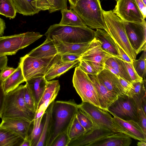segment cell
Wrapping results in <instances>:
<instances>
[{"mask_svg": "<svg viewBox=\"0 0 146 146\" xmlns=\"http://www.w3.org/2000/svg\"><path fill=\"white\" fill-rule=\"evenodd\" d=\"M20 146H31L30 141L27 137L24 139V140Z\"/></svg>", "mask_w": 146, "mask_h": 146, "instance_id": "obj_51", "label": "cell"}, {"mask_svg": "<svg viewBox=\"0 0 146 146\" xmlns=\"http://www.w3.org/2000/svg\"><path fill=\"white\" fill-rule=\"evenodd\" d=\"M78 109L73 100L54 101L45 146H51L60 135L67 132Z\"/></svg>", "mask_w": 146, "mask_h": 146, "instance_id": "obj_1", "label": "cell"}, {"mask_svg": "<svg viewBox=\"0 0 146 146\" xmlns=\"http://www.w3.org/2000/svg\"><path fill=\"white\" fill-rule=\"evenodd\" d=\"M108 111L113 116L126 121L138 123V108L134 99L124 94L118 96L117 100L108 108Z\"/></svg>", "mask_w": 146, "mask_h": 146, "instance_id": "obj_9", "label": "cell"}, {"mask_svg": "<svg viewBox=\"0 0 146 146\" xmlns=\"http://www.w3.org/2000/svg\"><path fill=\"white\" fill-rule=\"evenodd\" d=\"M114 133H116L94 125L92 128L86 131L81 136L71 141L68 146H86L92 142Z\"/></svg>", "mask_w": 146, "mask_h": 146, "instance_id": "obj_14", "label": "cell"}, {"mask_svg": "<svg viewBox=\"0 0 146 146\" xmlns=\"http://www.w3.org/2000/svg\"><path fill=\"white\" fill-rule=\"evenodd\" d=\"M60 54H72L81 56L88 49L90 42L81 43H71L62 42L52 37Z\"/></svg>", "mask_w": 146, "mask_h": 146, "instance_id": "obj_19", "label": "cell"}, {"mask_svg": "<svg viewBox=\"0 0 146 146\" xmlns=\"http://www.w3.org/2000/svg\"><path fill=\"white\" fill-rule=\"evenodd\" d=\"M58 54L53 40L46 38L41 45L33 49L27 54L29 56L38 58H47Z\"/></svg>", "mask_w": 146, "mask_h": 146, "instance_id": "obj_22", "label": "cell"}, {"mask_svg": "<svg viewBox=\"0 0 146 146\" xmlns=\"http://www.w3.org/2000/svg\"><path fill=\"white\" fill-rule=\"evenodd\" d=\"M104 68H105L111 72L112 73L115 75L117 76H119L117 73L115 71V70L110 66L105 64Z\"/></svg>", "mask_w": 146, "mask_h": 146, "instance_id": "obj_52", "label": "cell"}, {"mask_svg": "<svg viewBox=\"0 0 146 146\" xmlns=\"http://www.w3.org/2000/svg\"><path fill=\"white\" fill-rule=\"evenodd\" d=\"M139 9L144 18L146 17V5H145L142 0H135Z\"/></svg>", "mask_w": 146, "mask_h": 146, "instance_id": "obj_48", "label": "cell"}, {"mask_svg": "<svg viewBox=\"0 0 146 146\" xmlns=\"http://www.w3.org/2000/svg\"><path fill=\"white\" fill-rule=\"evenodd\" d=\"M25 82L21 67L19 64L15 71L3 82L5 93L6 94L14 90L20 84Z\"/></svg>", "mask_w": 146, "mask_h": 146, "instance_id": "obj_26", "label": "cell"}, {"mask_svg": "<svg viewBox=\"0 0 146 146\" xmlns=\"http://www.w3.org/2000/svg\"><path fill=\"white\" fill-rule=\"evenodd\" d=\"M78 107L89 117L95 125L108 129L114 133H124L121 128L114 122L111 116L107 110L90 103L83 102L78 104Z\"/></svg>", "mask_w": 146, "mask_h": 146, "instance_id": "obj_10", "label": "cell"}, {"mask_svg": "<svg viewBox=\"0 0 146 146\" xmlns=\"http://www.w3.org/2000/svg\"><path fill=\"white\" fill-rule=\"evenodd\" d=\"M144 4L146 5V0H142Z\"/></svg>", "mask_w": 146, "mask_h": 146, "instance_id": "obj_56", "label": "cell"}, {"mask_svg": "<svg viewBox=\"0 0 146 146\" xmlns=\"http://www.w3.org/2000/svg\"><path fill=\"white\" fill-rule=\"evenodd\" d=\"M71 141L67 132L60 135L54 140L51 146H68Z\"/></svg>", "mask_w": 146, "mask_h": 146, "instance_id": "obj_39", "label": "cell"}, {"mask_svg": "<svg viewBox=\"0 0 146 146\" xmlns=\"http://www.w3.org/2000/svg\"><path fill=\"white\" fill-rule=\"evenodd\" d=\"M61 60L63 62H71L80 60V56L76 54H60Z\"/></svg>", "mask_w": 146, "mask_h": 146, "instance_id": "obj_45", "label": "cell"}, {"mask_svg": "<svg viewBox=\"0 0 146 146\" xmlns=\"http://www.w3.org/2000/svg\"><path fill=\"white\" fill-rule=\"evenodd\" d=\"M105 64L113 68L118 74L119 77L132 82L131 79L123 60L112 56L109 58L106 61Z\"/></svg>", "mask_w": 146, "mask_h": 146, "instance_id": "obj_31", "label": "cell"}, {"mask_svg": "<svg viewBox=\"0 0 146 146\" xmlns=\"http://www.w3.org/2000/svg\"><path fill=\"white\" fill-rule=\"evenodd\" d=\"M67 0H37L34 2V6L41 10H48L52 13L67 9Z\"/></svg>", "mask_w": 146, "mask_h": 146, "instance_id": "obj_25", "label": "cell"}, {"mask_svg": "<svg viewBox=\"0 0 146 146\" xmlns=\"http://www.w3.org/2000/svg\"><path fill=\"white\" fill-rule=\"evenodd\" d=\"M99 79L111 92L118 96L124 94L118 77L104 68L97 74Z\"/></svg>", "mask_w": 146, "mask_h": 146, "instance_id": "obj_20", "label": "cell"}, {"mask_svg": "<svg viewBox=\"0 0 146 146\" xmlns=\"http://www.w3.org/2000/svg\"><path fill=\"white\" fill-rule=\"evenodd\" d=\"M8 58L5 55H0V70L7 66Z\"/></svg>", "mask_w": 146, "mask_h": 146, "instance_id": "obj_49", "label": "cell"}, {"mask_svg": "<svg viewBox=\"0 0 146 146\" xmlns=\"http://www.w3.org/2000/svg\"><path fill=\"white\" fill-rule=\"evenodd\" d=\"M72 82L82 102L100 108L98 94L94 83L88 75L78 66L75 68Z\"/></svg>", "mask_w": 146, "mask_h": 146, "instance_id": "obj_7", "label": "cell"}, {"mask_svg": "<svg viewBox=\"0 0 146 146\" xmlns=\"http://www.w3.org/2000/svg\"><path fill=\"white\" fill-rule=\"evenodd\" d=\"M16 10L12 0H0V14L13 19L16 16Z\"/></svg>", "mask_w": 146, "mask_h": 146, "instance_id": "obj_34", "label": "cell"}, {"mask_svg": "<svg viewBox=\"0 0 146 146\" xmlns=\"http://www.w3.org/2000/svg\"><path fill=\"white\" fill-rule=\"evenodd\" d=\"M72 9L90 29H105L100 0H79Z\"/></svg>", "mask_w": 146, "mask_h": 146, "instance_id": "obj_5", "label": "cell"}, {"mask_svg": "<svg viewBox=\"0 0 146 146\" xmlns=\"http://www.w3.org/2000/svg\"><path fill=\"white\" fill-rule=\"evenodd\" d=\"M24 85H19L6 94L3 111L0 117L4 118L22 119L32 123L36 113L26 106L23 98Z\"/></svg>", "mask_w": 146, "mask_h": 146, "instance_id": "obj_2", "label": "cell"}, {"mask_svg": "<svg viewBox=\"0 0 146 146\" xmlns=\"http://www.w3.org/2000/svg\"><path fill=\"white\" fill-rule=\"evenodd\" d=\"M139 114V121L138 123L141 127L144 133L146 134V116L142 107L138 108Z\"/></svg>", "mask_w": 146, "mask_h": 146, "instance_id": "obj_44", "label": "cell"}, {"mask_svg": "<svg viewBox=\"0 0 146 146\" xmlns=\"http://www.w3.org/2000/svg\"><path fill=\"white\" fill-rule=\"evenodd\" d=\"M26 82V84L33 96L36 112L38 105L46 88L47 81L44 76H40L33 78Z\"/></svg>", "mask_w": 146, "mask_h": 146, "instance_id": "obj_23", "label": "cell"}, {"mask_svg": "<svg viewBox=\"0 0 146 146\" xmlns=\"http://www.w3.org/2000/svg\"><path fill=\"white\" fill-rule=\"evenodd\" d=\"M124 61L132 82H142L143 79L138 75L134 68L132 63Z\"/></svg>", "mask_w": 146, "mask_h": 146, "instance_id": "obj_40", "label": "cell"}, {"mask_svg": "<svg viewBox=\"0 0 146 146\" xmlns=\"http://www.w3.org/2000/svg\"><path fill=\"white\" fill-rule=\"evenodd\" d=\"M16 68L6 66L1 70L0 72V78L3 82L13 73Z\"/></svg>", "mask_w": 146, "mask_h": 146, "instance_id": "obj_43", "label": "cell"}, {"mask_svg": "<svg viewBox=\"0 0 146 146\" xmlns=\"http://www.w3.org/2000/svg\"><path fill=\"white\" fill-rule=\"evenodd\" d=\"M70 5V9L72 8L75 5L76 3L79 0H68Z\"/></svg>", "mask_w": 146, "mask_h": 146, "instance_id": "obj_54", "label": "cell"}, {"mask_svg": "<svg viewBox=\"0 0 146 146\" xmlns=\"http://www.w3.org/2000/svg\"><path fill=\"white\" fill-rule=\"evenodd\" d=\"M60 58V54L59 53L47 58L33 57L27 54L20 58L19 64L26 82L33 78L44 76L50 69Z\"/></svg>", "mask_w": 146, "mask_h": 146, "instance_id": "obj_6", "label": "cell"}, {"mask_svg": "<svg viewBox=\"0 0 146 146\" xmlns=\"http://www.w3.org/2000/svg\"><path fill=\"white\" fill-rule=\"evenodd\" d=\"M146 141L143 140L137 142V145L138 146H146Z\"/></svg>", "mask_w": 146, "mask_h": 146, "instance_id": "obj_55", "label": "cell"}, {"mask_svg": "<svg viewBox=\"0 0 146 146\" xmlns=\"http://www.w3.org/2000/svg\"><path fill=\"white\" fill-rule=\"evenodd\" d=\"M86 132L85 129L78 121L76 115L70 125L67 133L71 141L78 138Z\"/></svg>", "mask_w": 146, "mask_h": 146, "instance_id": "obj_35", "label": "cell"}, {"mask_svg": "<svg viewBox=\"0 0 146 146\" xmlns=\"http://www.w3.org/2000/svg\"><path fill=\"white\" fill-rule=\"evenodd\" d=\"M79 62L80 60H78L65 62L62 61L60 59L50 69L44 76V78L46 81H48L59 77L71 68L79 65Z\"/></svg>", "mask_w": 146, "mask_h": 146, "instance_id": "obj_24", "label": "cell"}, {"mask_svg": "<svg viewBox=\"0 0 146 146\" xmlns=\"http://www.w3.org/2000/svg\"><path fill=\"white\" fill-rule=\"evenodd\" d=\"M95 31L88 27L72 26L55 24L50 26L44 35L64 42L81 43L91 42L95 38Z\"/></svg>", "mask_w": 146, "mask_h": 146, "instance_id": "obj_3", "label": "cell"}, {"mask_svg": "<svg viewBox=\"0 0 146 146\" xmlns=\"http://www.w3.org/2000/svg\"><path fill=\"white\" fill-rule=\"evenodd\" d=\"M113 12L122 20L142 23L145 20L135 0H118Z\"/></svg>", "mask_w": 146, "mask_h": 146, "instance_id": "obj_12", "label": "cell"}, {"mask_svg": "<svg viewBox=\"0 0 146 146\" xmlns=\"http://www.w3.org/2000/svg\"><path fill=\"white\" fill-rule=\"evenodd\" d=\"M142 108L144 112L146 113V95L143 97L141 103Z\"/></svg>", "mask_w": 146, "mask_h": 146, "instance_id": "obj_53", "label": "cell"}, {"mask_svg": "<svg viewBox=\"0 0 146 146\" xmlns=\"http://www.w3.org/2000/svg\"><path fill=\"white\" fill-rule=\"evenodd\" d=\"M116 44L119 56L122 60L128 62L132 63V60L127 55L124 51L117 44Z\"/></svg>", "mask_w": 146, "mask_h": 146, "instance_id": "obj_47", "label": "cell"}, {"mask_svg": "<svg viewBox=\"0 0 146 146\" xmlns=\"http://www.w3.org/2000/svg\"><path fill=\"white\" fill-rule=\"evenodd\" d=\"M6 96L3 82L0 78V117L3 109Z\"/></svg>", "mask_w": 146, "mask_h": 146, "instance_id": "obj_46", "label": "cell"}, {"mask_svg": "<svg viewBox=\"0 0 146 146\" xmlns=\"http://www.w3.org/2000/svg\"><path fill=\"white\" fill-rule=\"evenodd\" d=\"M97 91L100 108L107 110L118 98V96L110 91L99 79L97 74L88 75Z\"/></svg>", "mask_w": 146, "mask_h": 146, "instance_id": "obj_16", "label": "cell"}, {"mask_svg": "<svg viewBox=\"0 0 146 146\" xmlns=\"http://www.w3.org/2000/svg\"><path fill=\"white\" fill-rule=\"evenodd\" d=\"M114 0L116 1H117L118 0Z\"/></svg>", "mask_w": 146, "mask_h": 146, "instance_id": "obj_57", "label": "cell"}, {"mask_svg": "<svg viewBox=\"0 0 146 146\" xmlns=\"http://www.w3.org/2000/svg\"><path fill=\"white\" fill-rule=\"evenodd\" d=\"M96 29L95 38L101 42L102 49L113 57L122 59L119 56L116 44L109 34L104 29Z\"/></svg>", "mask_w": 146, "mask_h": 146, "instance_id": "obj_21", "label": "cell"}, {"mask_svg": "<svg viewBox=\"0 0 146 146\" xmlns=\"http://www.w3.org/2000/svg\"><path fill=\"white\" fill-rule=\"evenodd\" d=\"M24 139L0 127V146H20Z\"/></svg>", "mask_w": 146, "mask_h": 146, "instance_id": "obj_30", "label": "cell"}, {"mask_svg": "<svg viewBox=\"0 0 146 146\" xmlns=\"http://www.w3.org/2000/svg\"><path fill=\"white\" fill-rule=\"evenodd\" d=\"M61 12L62 17L59 24L75 27H88L73 10L63 9L61 11Z\"/></svg>", "mask_w": 146, "mask_h": 146, "instance_id": "obj_28", "label": "cell"}, {"mask_svg": "<svg viewBox=\"0 0 146 146\" xmlns=\"http://www.w3.org/2000/svg\"><path fill=\"white\" fill-rule=\"evenodd\" d=\"M43 115L34 119L33 130L30 134L28 135V137L31 143V146H36L39 140L43 125V123H42Z\"/></svg>", "mask_w": 146, "mask_h": 146, "instance_id": "obj_33", "label": "cell"}, {"mask_svg": "<svg viewBox=\"0 0 146 146\" xmlns=\"http://www.w3.org/2000/svg\"><path fill=\"white\" fill-rule=\"evenodd\" d=\"M42 36L39 33L28 32L0 36V55L15 54L19 50L27 47Z\"/></svg>", "mask_w": 146, "mask_h": 146, "instance_id": "obj_8", "label": "cell"}, {"mask_svg": "<svg viewBox=\"0 0 146 146\" xmlns=\"http://www.w3.org/2000/svg\"><path fill=\"white\" fill-rule=\"evenodd\" d=\"M60 89V85L58 80L47 81L46 88L38 105V109L44 102L50 104L54 101Z\"/></svg>", "mask_w": 146, "mask_h": 146, "instance_id": "obj_27", "label": "cell"}, {"mask_svg": "<svg viewBox=\"0 0 146 146\" xmlns=\"http://www.w3.org/2000/svg\"><path fill=\"white\" fill-rule=\"evenodd\" d=\"M0 127L24 139L28 136V133L31 122L22 119L4 118L2 119Z\"/></svg>", "mask_w": 146, "mask_h": 146, "instance_id": "obj_15", "label": "cell"}, {"mask_svg": "<svg viewBox=\"0 0 146 146\" xmlns=\"http://www.w3.org/2000/svg\"><path fill=\"white\" fill-rule=\"evenodd\" d=\"M123 21L129 41L137 54L146 51L145 21L142 23Z\"/></svg>", "mask_w": 146, "mask_h": 146, "instance_id": "obj_11", "label": "cell"}, {"mask_svg": "<svg viewBox=\"0 0 146 146\" xmlns=\"http://www.w3.org/2000/svg\"><path fill=\"white\" fill-rule=\"evenodd\" d=\"M54 102V101L49 105L44 113L45 116L44 122L43 123L41 135L36 146H45L49 131L51 114Z\"/></svg>", "mask_w": 146, "mask_h": 146, "instance_id": "obj_32", "label": "cell"}, {"mask_svg": "<svg viewBox=\"0 0 146 146\" xmlns=\"http://www.w3.org/2000/svg\"><path fill=\"white\" fill-rule=\"evenodd\" d=\"M78 65L79 68L88 75H97L98 74L95 69L86 60H80Z\"/></svg>", "mask_w": 146, "mask_h": 146, "instance_id": "obj_41", "label": "cell"}, {"mask_svg": "<svg viewBox=\"0 0 146 146\" xmlns=\"http://www.w3.org/2000/svg\"><path fill=\"white\" fill-rule=\"evenodd\" d=\"M23 98L27 107L36 113V110L33 96L30 90L26 84L24 85Z\"/></svg>", "mask_w": 146, "mask_h": 146, "instance_id": "obj_38", "label": "cell"}, {"mask_svg": "<svg viewBox=\"0 0 146 146\" xmlns=\"http://www.w3.org/2000/svg\"><path fill=\"white\" fill-rule=\"evenodd\" d=\"M103 14L106 26L105 30L132 60L135 59L137 54L129 41L123 21L112 10H103Z\"/></svg>", "mask_w": 146, "mask_h": 146, "instance_id": "obj_4", "label": "cell"}, {"mask_svg": "<svg viewBox=\"0 0 146 146\" xmlns=\"http://www.w3.org/2000/svg\"><path fill=\"white\" fill-rule=\"evenodd\" d=\"M118 78L122 87L124 93L129 96V94L133 87L132 82L119 76L118 77Z\"/></svg>", "mask_w": 146, "mask_h": 146, "instance_id": "obj_42", "label": "cell"}, {"mask_svg": "<svg viewBox=\"0 0 146 146\" xmlns=\"http://www.w3.org/2000/svg\"><path fill=\"white\" fill-rule=\"evenodd\" d=\"M76 117L86 131L91 129L94 125L89 117L79 108L76 114Z\"/></svg>", "mask_w": 146, "mask_h": 146, "instance_id": "obj_37", "label": "cell"}, {"mask_svg": "<svg viewBox=\"0 0 146 146\" xmlns=\"http://www.w3.org/2000/svg\"><path fill=\"white\" fill-rule=\"evenodd\" d=\"M146 55V51H143L138 59L132 60V63L138 75L143 79H145Z\"/></svg>", "mask_w": 146, "mask_h": 146, "instance_id": "obj_36", "label": "cell"}, {"mask_svg": "<svg viewBox=\"0 0 146 146\" xmlns=\"http://www.w3.org/2000/svg\"><path fill=\"white\" fill-rule=\"evenodd\" d=\"M17 13L25 16H32L41 10L35 7L34 2L37 0H12Z\"/></svg>", "mask_w": 146, "mask_h": 146, "instance_id": "obj_29", "label": "cell"}, {"mask_svg": "<svg viewBox=\"0 0 146 146\" xmlns=\"http://www.w3.org/2000/svg\"><path fill=\"white\" fill-rule=\"evenodd\" d=\"M132 143V140L128 135L117 132L92 142L86 146H129Z\"/></svg>", "mask_w": 146, "mask_h": 146, "instance_id": "obj_17", "label": "cell"}, {"mask_svg": "<svg viewBox=\"0 0 146 146\" xmlns=\"http://www.w3.org/2000/svg\"><path fill=\"white\" fill-rule=\"evenodd\" d=\"M112 119L125 134L139 141H146V134L144 133L137 122L133 121L124 120L114 116L112 117Z\"/></svg>", "mask_w": 146, "mask_h": 146, "instance_id": "obj_18", "label": "cell"}, {"mask_svg": "<svg viewBox=\"0 0 146 146\" xmlns=\"http://www.w3.org/2000/svg\"><path fill=\"white\" fill-rule=\"evenodd\" d=\"M112 56L102 49L101 42L95 38L90 42L87 50L80 56V60L87 61L98 73L104 69L106 61Z\"/></svg>", "mask_w": 146, "mask_h": 146, "instance_id": "obj_13", "label": "cell"}, {"mask_svg": "<svg viewBox=\"0 0 146 146\" xmlns=\"http://www.w3.org/2000/svg\"><path fill=\"white\" fill-rule=\"evenodd\" d=\"M6 27L4 20L0 17V36H1L4 34Z\"/></svg>", "mask_w": 146, "mask_h": 146, "instance_id": "obj_50", "label": "cell"}]
</instances>
